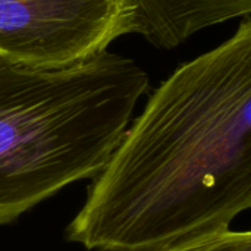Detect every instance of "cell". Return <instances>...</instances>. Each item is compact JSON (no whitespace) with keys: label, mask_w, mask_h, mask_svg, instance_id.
I'll return each mask as SVG.
<instances>
[{"label":"cell","mask_w":251,"mask_h":251,"mask_svg":"<svg viewBox=\"0 0 251 251\" xmlns=\"http://www.w3.org/2000/svg\"><path fill=\"white\" fill-rule=\"evenodd\" d=\"M149 88L134 59L109 50L56 68L0 56V226L93 179Z\"/></svg>","instance_id":"2"},{"label":"cell","mask_w":251,"mask_h":251,"mask_svg":"<svg viewBox=\"0 0 251 251\" xmlns=\"http://www.w3.org/2000/svg\"><path fill=\"white\" fill-rule=\"evenodd\" d=\"M157 251H251V234L250 231H234L229 228Z\"/></svg>","instance_id":"5"},{"label":"cell","mask_w":251,"mask_h":251,"mask_svg":"<svg viewBox=\"0 0 251 251\" xmlns=\"http://www.w3.org/2000/svg\"><path fill=\"white\" fill-rule=\"evenodd\" d=\"M251 207V21L178 66L93 178L66 238L157 251L229 229Z\"/></svg>","instance_id":"1"},{"label":"cell","mask_w":251,"mask_h":251,"mask_svg":"<svg viewBox=\"0 0 251 251\" xmlns=\"http://www.w3.org/2000/svg\"><path fill=\"white\" fill-rule=\"evenodd\" d=\"M131 34L128 0H0V56L68 66Z\"/></svg>","instance_id":"3"},{"label":"cell","mask_w":251,"mask_h":251,"mask_svg":"<svg viewBox=\"0 0 251 251\" xmlns=\"http://www.w3.org/2000/svg\"><path fill=\"white\" fill-rule=\"evenodd\" d=\"M131 34L157 49H175L201 29L247 18L251 0H128Z\"/></svg>","instance_id":"4"}]
</instances>
